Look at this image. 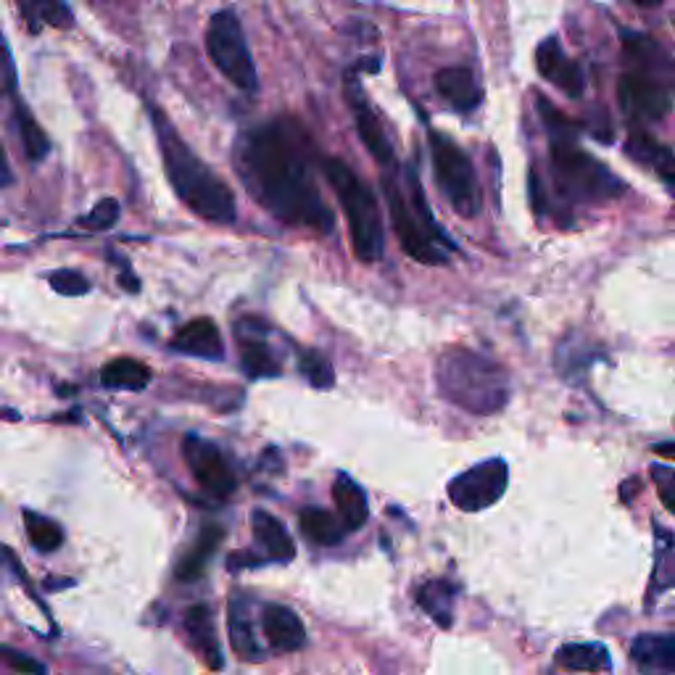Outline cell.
<instances>
[{"label": "cell", "instance_id": "6da1fadb", "mask_svg": "<svg viewBox=\"0 0 675 675\" xmlns=\"http://www.w3.org/2000/svg\"><path fill=\"white\" fill-rule=\"evenodd\" d=\"M233 161L248 196L272 217L312 233H333L335 214L317 182L322 159L304 124L272 117L248 127L235 140Z\"/></svg>", "mask_w": 675, "mask_h": 675}, {"label": "cell", "instance_id": "7a4b0ae2", "mask_svg": "<svg viewBox=\"0 0 675 675\" xmlns=\"http://www.w3.org/2000/svg\"><path fill=\"white\" fill-rule=\"evenodd\" d=\"M148 119H151L164 172H167L175 196L196 217L214 222V225H233L238 219V204H235V193L230 190V185L182 140L172 119L159 106L148 103Z\"/></svg>", "mask_w": 675, "mask_h": 675}, {"label": "cell", "instance_id": "3957f363", "mask_svg": "<svg viewBox=\"0 0 675 675\" xmlns=\"http://www.w3.org/2000/svg\"><path fill=\"white\" fill-rule=\"evenodd\" d=\"M538 117L549 135V161H552V182L559 196L570 204H599L612 201L625 193V182L602 161L578 146L581 124L567 119L554 103L538 95Z\"/></svg>", "mask_w": 675, "mask_h": 675}, {"label": "cell", "instance_id": "277c9868", "mask_svg": "<svg viewBox=\"0 0 675 675\" xmlns=\"http://www.w3.org/2000/svg\"><path fill=\"white\" fill-rule=\"evenodd\" d=\"M436 380L441 396L472 414H496L507 407L509 378L501 364L462 346L438 356Z\"/></svg>", "mask_w": 675, "mask_h": 675}, {"label": "cell", "instance_id": "5b68a950", "mask_svg": "<svg viewBox=\"0 0 675 675\" xmlns=\"http://www.w3.org/2000/svg\"><path fill=\"white\" fill-rule=\"evenodd\" d=\"M320 172L330 182V188L335 190L343 217L349 222L351 246H354L356 259L364 264L378 262L385 248V233L375 190L356 175L346 161L335 159V156L322 159Z\"/></svg>", "mask_w": 675, "mask_h": 675}, {"label": "cell", "instance_id": "8992f818", "mask_svg": "<svg viewBox=\"0 0 675 675\" xmlns=\"http://www.w3.org/2000/svg\"><path fill=\"white\" fill-rule=\"evenodd\" d=\"M428 148L433 161V177L451 209L459 217H478L483 198H480L478 172L472 167L470 156L449 138L428 124Z\"/></svg>", "mask_w": 675, "mask_h": 675}, {"label": "cell", "instance_id": "52a82bcc", "mask_svg": "<svg viewBox=\"0 0 675 675\" xmlns=\"http://www.w3.org/2000/svg\"><path fill=\"white\" fill-rule=\"evenodd\" d=\"M206 51L219 72L233 82L243 93H259V74H256L254 56L246 43V32L233 8H222L211 14L206 27Z\"/></svg>", "mask_w": 675, "mask_h": 675}, {"label": "cell", "instance_id": "ba28073f", "mask_svg": "<svg viewBox=\"0 0 675 675\" xmlns=\"http://www.w3.org/2000/svg\"><path fill=\"white\" fill-rule=\"evenodd\" d=\"M401 169H388L380 177V188H383V198L388 204V214H391L393 230L399 235L401 248L412 256L414 262L430 264V267H438V264L449 262V248H443L441 243L430 238V233L422 227V222L414 214L412 204H409L407 185H404V177H401Z\"/></svg>", "mask_w": 675, "mask_h": 675}, {"label": "cell", "instance_id": "9c48e42d", "mask_svg": "<svg viewBox=\"0 0 675 675\" xmlns=\"http://www.w3.org/2000/svg\"><path fill=\"white\" fill-rule=\"evenodd\" d=\"M364 64H367V59L356 61L354 69L346 74V85H343V95H346V103H349V111L356 124V135H359L364 148L370 151V156L383 172L399 169L401 164L396 161V153H393L391 138H388V132L383 127V119H380L378 111L372 109L370 98H367V93L362 88V72L367 69V72L375 74L380 69V61H375L370 66Z\"/></svg>", "mask_w": 675, "mask_h": 675}, {"label": "cell", "instance_id": "30bf717a", "mask_svg": "<svg viewBox=\"0 0 675 675\" xmlns=\"http://www.w3.org/2000/svg\"><path fill=\"white\" fill-rule=\"evenodd\" d=\"M673 85L652 74L628 69L617 82V101L636 124L662 122L673 109Z\"/></svg>", "mask_w": 675, "mask_h": 675}, {"label": "cell", "instance_id": "8fae6325", "mask_svg": "<svg viewBox=\"0 0 675 675\" xmlns=\"http://www.w3.org/2000/svg\"><path fill=\"white\" fill-rule=\"evenodd\" d=\"M509 486V467L504 459H488L459 472L449 483L451 504L462 512H483L494 507Z\"/></svg>", "mask_w": 675, "mask_h": 675}, {"label": "cell", "instance_id": "7c38bea8", "mask_svg": "<svg viewBox=\"0 0 675 675\" xmlns=\"http://www.w3.org/2000/svg\"><path fill=\"white\" fill-rule=\"evenodd\" d=\"M182 454H185V462H188L193 478L206 494L217 496V499H227L238 488V480H235L233 470L227 465V459L222 457V451L214 446L206 438L190 433L185 441H182Z\"/></svg>", "mask_w": 675, "mask_h": 675}, {"label": "cell", "instance_id": "4fadbf2b", "mask_svg": "<svg viewBox=\"0 0 675 675\" xmlns=\"http://www.w3.org/2000/svg\"><path fill=\"white\" fill-rule=\"evenodd\" d=\"M6 93L11 98V114H14L16 132H19V140H22L24 156L32 161V164H40V161L51 153V140L43 132V127L37 124V119L32 117L27 103L22 101V95L16 90V66L14 56H11V48L6 43Z\"/></svg>", "mask_w": 675, "mask_h": 675}, {"label": "cell", "instance_id": "5bb4252c", "mask_svg": "<svg viewBox=\"0 0 675 675\" xmlns=\"http://www.w3.org/2000/svg\"><path fill=\"white\" fill-rule=\"evenodd\" d=\"M536 66L538 74L544 80L552 82L554 88H559L565 95H570V98H581L583 90H586L583 69L567 56L557 37H546L544 43L538 45Z\"/></svg>", "mask_w": 675, "mask_h": 675}, {"label": "cell", "instance_id": "9a60e30c", "mask_svg": "<svg viewBox=\"0 0 675 675\" xmlns=\"http://www.w3.org/2000/svg\"><path fill=\"white\" fill-rule=\"evenodd\" d=\"M620 40H623L625 59L631 64V69H639V72L652 74L657 80L668 82L675 88V61L665 48H662L654 37L641 35V32L623 30L620 32Z\"/></svg>", "mask_w": 675, "mask_h": 675}, {"label": "cell", "instance_id": "2e32d148", "mask_svg": "<svg viewBox=\"0 0 675 675\" xmlns=\"http://www.w3.org/2000/svg\"><path fill=\"white\" fill-rule=\"evenodd\" d=\"M436 93L457 114H475L480 109V103H483V90H480L470 66L465 64H451L438 69Z\"/></svg>", "mask_w": 675, "mask_h": 675}, {"label": "cell", "instance_id": "e0dca14e", "mask_svg": "<svg viewBox=\"0 0 675 675\" xmlns=\"http://www.w3.org/2000/svg\"><path fill=\"white\" fill-rule=\"evenodd\" d=\"M625 153L633 161H639L644 167H649L654 175L660 177L675 196V153L668 146H662L660 140H654L646 130H641L639 124L628 132L625 140Z\"/></svg>", "mask_w": 675, "mask_h": 675}, {"label": "cell", "instance_id": "ac0fdd59", "mask_svg": "<svg viewBox=\"0 0 675 675\" xmlns=\"http://www.w3.org/2000/svg\"><path fill=\"white\" fill-rule=\"evenodd\" d=\"M631 660L641 675H675V633H641L631 644Z\"/></svg>", "mask_w": 675, "mask_h": 675}, {"label": "cell", "instance_id": "d6986e66", "mask_svg": "<svg viewBox=\"0 0 675 675\" xmlns=\"http://www.w3.org/2000/svg\"><path fill=\"white\" fill-rule=\"evenodd\" d=\"M172 349L198 356V359H222L225 343H222L217 322L209 320V317H198V320H190L188 325H182L177 330L175 338H172Z\"/></svg>", "mask_w": 675, "mask_h": 675}, {"label": "cell", "instance_id": "ffe728a7", "mask_svg": "<svg viewBox=\"0 0 675 675\" xmlns=\"http://www.w3.org/2000/svg\"><path fill=\"white\" fill-rule=\"evenodd\" d=\"M264 636L277 652H296L306 644V628L301 617L283 604H267L262 612Z\"/></svg>", "mask_w": 675, "mask_h": 675}, {"label": "cell", "instance_id": "44dd1931", "mask_svg": "<svg viewBox=\"0 0 675 675\" xmlns=\"http://www.w3.org/2000/svg\"><path fill=\"white\" fill-rule=\"evenodd\" d=\"M251 322L243 320L238 325L240 335V364L246 370L248 378H272V375H280V364L272 356L267 343L259 338V333H254V327H248Z\"/></svg>", "mask_w": 675, "mask_h": 675}, {"label": "cell", "instance_id": "7402d4cb", "mask_svg": "<svg viewBox=\"0 0 675 675\" xmlns=\"http://www.w3.org/2000/svg\"><path fill=\"white\" fill-rule=\"evenodd\" d=\"M251 530H254L256 541L264 546V552L277 562H291L296 557V544H293L291 533L277 517H272L264 509L251 512Z\"/></svg>", "mask_w": 675, "mask_h": 675}, {"label": "cell", "instance_id": "603a6c76", "mask_svg": "<svg viewBox=\"0 0 675 675\" xmlns=\"http://www.w3.org/2000/svg\"><path fill=\"white\" fill-rule=\"evenodd\" d=\"M222 538H225V530L219 528V525L214 523L204 525L201 533H198L196 546H193V549L180 559V565L175 567L177 581L182 583L198 581V578L206 573V565H209V559L214 557V552H217L219 544H222Z\"/></svg>", "mask_w": 675, "mask_h": 675}, {"label": "cell", "instance_id": "cb8c5ba5", "mask_svg": "<svg viewBox=\"0 0 675 675\" xmlns=\"http://www.w3.org/2000/svg\"><path fill=\"white\" fill-rule=\"evenodd\" d=\"M185 628H188L190 641L198 649V654L204 657L206 665L214 670L222 668V649H219L217 631H214V620H211L209 607H204V604L190 607L185 612Z\"/></svg>", "mask_w": 675, "mask_h": 675}, {"label": "cell", "instance_id": "d4e9b609", "mask_svg": "<svg viewBox=\"0 0 675 675\" xmlns=\"http://www.w3.org/2000/svg\"><path fill=\"white\" fill-rule=\"evenodd\" d=\"M333 499L335 507H338V515L346 523L349 530H359L367 517H370V504H367V494L364 488L356 483L351 475L346 472H338V478L333 483Z\"/></svg>", "mask_w": 675, "mask_h": 675}, {"label": "cell", "instance_id": "484cf974", "mask_svg": "<svg viewBox=\"0 0 675 675\" xmlns=\"http://www.w3.org/2000/svg\"><path fill=\"white\" fill-rule=\"evenodd\" d=\"M298 528H301L306 541H312L317 546H338L346 538V533H349L341 515H333V512H327L322 507L301 509Z\"/></svg>", "mask_w": 675, "mask_h": 675}, {"label": "cell", "instance_id": "4316f807", "mask_svg": "<svg viewBox=\"0 0 675 675\" xmlns=\"http://www.w3.org/2000/svg\"><path fill=\"white\" fill-rule=\"evenodd\" d=\"M227 623H230V639H233V649L240 660H262L264 649L256 639L254 620H251V612H248V604L235 596L230 599V612H227Z\"/></svg>", "mask_w": 675, "mask_h": 675}, {"label": "cell", "instance_id": "83f0119b", "mask_svg": "<svg viewBox=\"0 0 675 675\" xmlns=\"http://www.w3.org/2000/svg\"><path fill=\"white\" fill-rule=\"evenodd\" d=\"M16 6L30 32H40L43 27L69 30L74 24V14L66 0H16Z\"/></svg>", "mask_w": 675, "mask_h": 675}, {"label": "cell", "instance_id": "f1b7e54d", "mask_svg": "<svg viewBox=\"0 0 675 675\" xmlns=\"http://www.w3.org/2000/svg\"><path fill=\"white\" fill-rule=\"evenodd\" d=\"M654 536H657V541H654L657 554H654V573L652 583H649V594H646L649 607L657 596L675 586V536L662 525H654Z\"/></svg>", "mask_w": 675, "mask_h": 675}, {"label": "cell", "instance_id": "f546056e", "mask_svg": "<svg viewBox=\"0 0 675 675\" xmlns=\"http://www.w3.org/2000/svg\"><path fill=\"white\" fill-rule=\"evenodd\" d=\"M153 372L148 364L132 356H117L101 367V383L106 388H122V391H143L151 383Z\"/></svg>", "mask_w": 675, "mask_h": 675}, {"label": "cell", "instance_id": "4dcf8cb0", "mask_svg": "<svg viewBox=\"0 0 675 675\" xmlns=\"http://www.w3.org/2000/svg\"><path fill=\"white\" fill-rule=\"evenodd\" d=\"M557 662L567 670H583V673H599L612 668V657L607 646L596 641H573L557 652Z\"/></svg>", "mask_w": 675, "mask_h": 675}, {"label": "cell", "instance_id": "1f68e13d", "mask_svg": "<svg viewBox=\"0 0 675 675\" xmlns=\"http://www.w3.org/2000/svg\"><path fill=\"white\" fill-rule=\"evenodd\" d=\"M454 596H457V588L449 581H428L420 588L417 602L436 620L438 628H451V623H454Z\"/></svg>", "mask_w": 675, "mask_h": 675}, {"label": "cell", "instance_id": "d6a6232c", "mask_svg": "<svg viewBox=\"0 0 675 675\" xmlns=\"http://www.w3.org/2000/svg\"><path fill=\"white\" fill-rule=\"evenodd\" d=\"M24 525H27L30 544L35 546L37 552L51 554L64 544V530L53 523L51 517H43L37 515V512H32V509H27V512H24Z\"/></svg>", "mask_w": 675, "mask_h": 675}, {"label": "cell", "instance_id": "836d02e7", "mask_svg": "<svg viewBox=\"0 0 675 675\" xmlns=\"http://www.w3.org/2000/svg\"><path fill=\"white\" fill-rule=\"evenodd\" d=\"M591 359H594V351L581 338H567L557 351V367L567 380H578L575 372H586Z\"/></svg>", "mask_w": 675, "mask_h": 675}, {"label": "cell", "instance_id": "e575fe53", "mask_svg": "<svg viewBox=\"0 0 675 675\" xmlns=\"http://www.w3.org/2000/svg\"><path fill=\"white\" fill-rule=\"evenodd\" d=\"M119 217H122V206H119L117 198H101L93 209L80 219V225L85 230H93V233H106L111 227L117 225Z\"/></svg>", "mask_w": 675, "mask_h": 675}, {"label": "cell", "instance_id": "d590c367", "mask_svg": "<svg viewBox=\"0 0 675 675\" xmlns=\"http://www.w3.org/2000/svg\"><path fill=\"white\" fill-rule=\"evenodd\" d=\"M301 372L314 388H333L335 372L333 364L320 351H301Z\"/></svg>", "mask_w": 675, "mask_h": 675}, {"label": "cell", "instance_id": "8d00e7d4", "mask_svg": "<svg viewBox=\"0 0 675 675\" xmlns=\"http://www.w3.org/2000/svg\"><path fill=\"white\" fill-rule=\"evenodd\" d=\"M48 283L61 296H85L90 291V280L77 269H56L48 275Z\"/></svg>", "mask_w": 675, "mask_h": 675}, {"label": "cell", "instance_id": "74e56055", "mask_svg": "<svg viewBox=\"0 0 675 675\" xmlns=\"http://www.w3.org/2000/svg\"><path fill=\"white\" fill-rule=\"evenodd\" d=\"M649 472H652L654 488H657V496H660V501L665 504V509H668V512H673V515H675V470H673V467H665V465H652V467H649Z\"/></svg>", "mask_w": 675, "mask_h": 675}, {"label": "cell", "instance_id": "f35d334b", "mask_svg": "<svg viewBox=\"0 0 675 675\" xmlns=\"http://www.w3.org/2000/svg\"><path fill=\"white\" fill-rule=\"evenodd\" d=\"M3 657H6V662L11 665V668L19 670V673H24V675H45V673H48V668H45L43 662L32 660L30 654L16 652V649H11V646H3Z\"/></svg>", "mask_w": 675, "mask_h": 675}, {"label": "cell", "instance_id": "ab89813d", "mask_svg": "<svg viewBox=\"0 0 675 675\" xmlns=\"http://www.w3.org/2000/svg\"><path fill=\"white\" fill-rule=\"evenodd\" d=\"M654 454H660V457H665V459H673V462H675V441L657 443V446H654Z\"/></svg>", "mask_w": 675, "mask_h": 675}, {"label": "cell", "instance_id": "60d3db41", "mask_svg": "<svg viewBox=\"0 0 675 675\" xmlns=\"http://www.w3.org/2000/svg\"><path fill=\"white\" fill-rule=\"evenodd\" d=\"M636 488H639V480H628L625 486H620V494H623L625 501H631L633 499L631 491H636Z\"/></svg>", "mask_w": 675, "mask_h": 675}, {"label": "cell", "instance_id": "b9f144b4", "mask_svg": "<svg viewBox=\"0 0 675 675\" xmlns=\"http://www.w3.org/2000/svg\"><path fill=\"white\" fill-rule=\"evenodd\" d=\"M636 6H644V8H654V6H662L665 0H633Z\"/></svg>", "mask_w": 675, "mask_h": 675}]
</instances>
